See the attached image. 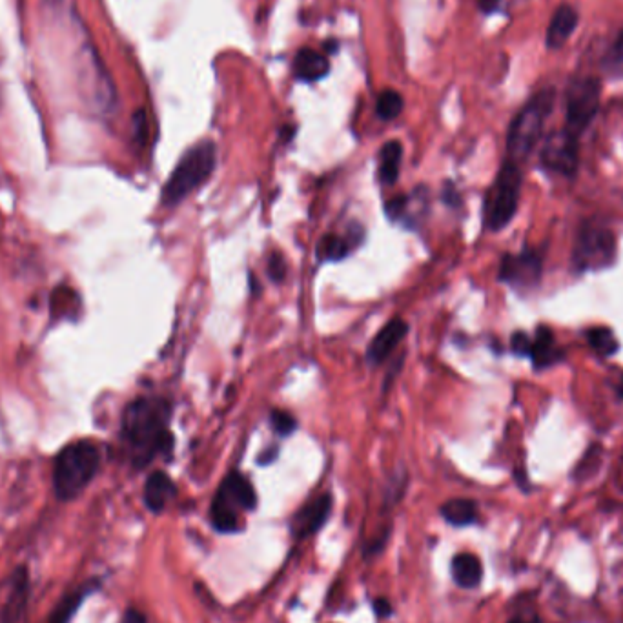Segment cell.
I'll use <instances>...</instances> for the list:
<instances>
[{"instance_id": "52a82bcc", "label": "cell", "mask_w": 623, "mask_h": 623, "mask_svg": "<svg viewBox=\"0 0 623 623\" xmlns=\"http://www.w3.org/2000/svg\"><path fill=\"white\" fill-rule=\"evenodd\" d=\"M603 82L598 75H576L565 86L563 130L582 141L602 108Z\"/></svg>"}, {"instance_id": "603a6c76", "label": "cell", "mask_w": 623, "mask_h": 623, "mask_svg": "<svg viewBox=\"0 0 623 623\" xmlns=\"http://www.w3.org/2000/svg\"><path fill=\"white\" fill-rule=\"evenodd\" d=\"M403 112V97L396 90H383L379 93L376 113L381 121H394Z\"/></svg>"}, {"instance_id": "3957f363", "label": "cell", "mask_w": 623, "mask_h": 623, "mask_svg": "<svg viewBox=\"0 0 623 623\" xmlns=\"http://www.w3.org/2000/svg\"><path fill=\"white\" fill-rule=\"evenodd\" d=\"M101 447L92 440L73 441L57 454L53 463V491L61 501L81 494L101 469Z\"/></svg>"}, {"instance_id": "2e32d148", "label": "cell", "mask_w": 623, "mask_h": 623, "mask_svg": "<svg viewBox=\"0 0 623 623\" xmlns=\"http://www.w3.org/2000/svg\"><path fill=\"white\" fill-rule=\"evenodd\" d=\"M450 571H452V580H454V583H456L458 587H461V589H467V591H470V589H478L481 582H483V574H485L483 563H481L480 558H478L476 554H472V552H460V554H456L454 560H452Z\"/></svg>"}, {"instance_id": "d4e9b609", "label": "cell", "mask_w": 623, "mask_h": 623, "mask_svg": "<svg viewBox=\"0 0 623 623\" xmlns=\"http://www.w3.org/2000/svg\"><path fill=\"white\" fill-rule=\"evenodd\" d=\"M605 68L609 70V73H618L620 77H623V28L618 33L613 48L605 55Z\"/></svg>"}, {"instance_id": "e575fe53", "label": "cell", "mask_w": 623, "mask_h": 623, "mask_svg": "<svg viewBox=\"0 0 623 623\" xmlns=\"http://www.w3.org/2000/svg\"><path fill=\"white\" fill-rule=\"evenodd\" d=\"M618 487L623 492V452L622 456H620V461H618Z\"/></svg>"}, {"instance_id": "9a60e30c", "label": "cell", "mask_w": 623, "mask_h": 623, "mask_svg": "<svg viewBox=\"0 0 623 623\" xmlns=\"http://www.w3.org/2000/svg\"><path fill=\"white\" fill-rule=\"evenodd\" d=\"M175 494H177V487H175L174 480L166 472L157 470L148 476L146 485H144V503H146L148 511H152L154 514L163 512L166 505L174 500Z\"/></svg>"}, {"instance_id": "8992f818", "label": "cell", "mask_w": 623, "mask_h": 623, "mask_svg": "<svg viewBox=\"0 0 623 623\" xmlns=\"http://www.w3.org/2000/svg\"><path fill=\"white\" fill-rule=\"evenodd\" d=\"M217 164V148L201 141L184 152L163 188V205L177 206L212 177Z\"/></svg>"}, {"instance_id": "83f0119b", "label": "cell", "mask_w": 623, "mask_h": 623, "mask_svg": "<svg viewBox=\"0 0 623 623\" xmlns=\"http://www.w3.org/2000/svg\"><path fill=\"white\" fill-rule=\"evenodd\" d=\"M268 276L274 283H281L286 277V261L281 254H272L268 257Z\"/></svg>"}, {"instance_id": "f546056e", "label": "cell", "mask_w": 623, "mask_h": 623, "mask_svg": "<svg viewBox=\"0 0 623 623\" xmlns=\"http://www.w3.org/2000/svg\"><path fill=\"white\" fill-rule=\"evenodd\" d=\"M441 197H443V201H445L447 205L452 206V208H456V206L461 205L460 192H458V188H456V186L452 183L445 184Z\"/></svg>"}, {"instance_id": "5b68a950", "label": "cell", "mask_w": 623, "mask_h": 623, "mask_svg": "<svg viewBox=\"0 0 623 623\" xmlns=\"http://www.w3.org/2000/svg\"><path fill=\"white\" fill-rule=\"evenodd\" d=\"M523 190V166L503 159L483 199V226L489 232H501L518 215Z\"/></svg>"}, {"instance_id": "30bf717a", "label": "cell", "mask_w": 623, "mask_h": 623, "mask_svg": "<svg viewBox=\"0 0 623 623\" xmlns=\"http://www.w3.org/2000/svg\"><path fill=\"white\" fill-rule=\"evenodd\" d=\"M534 372H545L565 363L567 350L558 343L556 334L549 325H538L531 336L529 356Z\"/></svg>"}, {"instance_id": "9c48e42d", "label": "cell", "mask_w": 623, "mask_h": 623, "mask_svg": "<svg viewBox=\"0 0 623 623\" xmlns=\"http://www.w3.org/2000/svg\"><path fill=\"white\" fill-rule=\"evenodd\" d=\"M545 254L540 248L523 246L520 252H507L501 257L498 279L520 296H531L542 286Z\"/></svg>"}, {"instance_id": "277c9868", "label": "cell", "mask_w": 623, "mask_h": 623, "mask_svg": "<svg viewBox=\"0 0 623 623\" xmlns=\"http://www.w3.org/2000/svg\"><path fill=\"white\" fill-rule=\"evenodd\" d=\"M618 261V237L613 228L598 217L583 219L578 225L571 250L574 276L611 270Z\"/></svg>"}, {"instance_id": "8fae6325", "label": "cell", "mask_w": 623, "mask_h": 623, "mask_svg": "<svg viewBox=\"0 0 623 623\" xmlns=\"http://www.w3.org/2000/svg\"><path fill=\"white\" fill-rule=\"evenodd\" d=\"M580 24V13L569 4L563 2L556 10L552 11L551 21L545 31V46L549 52H558L567 46L571 41L572 35L578 30Z\"/></svg>"}, {"instance_id": "4fadbf2b", "label": "cell", "mask_w": 623, "mask_h": 623, "mask_svg": "<svg viewBox=\"0 0 623 623\" xmlns=\"http://www.w3.org/2000/svg\"><path fill=\"white\" fill-rule=\"evenodd\" d=\"M215 498L225 501L235 511H254L257 507V494L254 485L241 472H230L226 476Z\"/></svg>"}, {"instance_id": "484cf974", "label": "cell", "mask_w": 623, "mask_h": 623, "mask_svg": "<svg viewBox=\"0 0 623 623\" xmlns=\"http://www.w3.org/2000/svg\"><path fill=\"white\" fill-rule=\"evenodd\" d=\"M270 423L279 436H290L297 429V421L292 414H288L285 410H272Z\"/></svg>"}, {"instance_id": "4dcf8cb0", "label": "cell", "mask_w": 623, "mask_h": 623, "mask_svg": "<svg viewBox=\"0 0 623 623\" xmlns=\"http://www.w3.org/2000/svg\"><path fill=\"white\" fill-rule=\"evenodd\" d=\"M374 611L381 618H389L392 614V605L387 598H378V600H374Z\"/></svg>"}, {"instance_id": "f1b7e54d", "label": "cell", "mask_w": 623, "mask_h": 623, "mask_svg": "<svg viewBox=\"0 0 623 623\" xmlns=\"http://www.w3.org/2000/svg\"><path fill=\"white\" fill-rule=\"evenodd\" d=\"M507 623H547L543 620L542 614L534 609H520L512 614Z\"/></svg>"}, {"instance_id": "ac0fdd59", "label": "cell", "mask_w": 623, "mask_h": 623, "mask_svg": "<svg viewBox=\"0 0 623 623\" xmlns=\"http://www.w3.org/2000/svg\"><path fill=\"white\" fill-rule=\"evenodd\" d=\"M28 594H30V574L24 567H21L13 576L10 598L4 605V613H2L4 623H15L21 618L28 603Z\"/></svg>"}, {"instance_id": "5bb4252c", "label": "cell", "mask_w": 623, "mask_h": 623, "mask_svg": "<svg viewBox=\"0 0 623 623\" xmlns=\"http://www.w3.org/2000/svg\"><path fill=\"white\" fill-rule=\"evenodd\" d=\"M407 334H409V325L405 319L401 317L390 319L389 323L379 330L378 336L372 339L367 350L368 363L372 365L383 363L399 347V343L407 338Z\"/></svg>"}, {"instance_id": "e0dca14e", "label": "cell", "mask_w": 623, "mask_h": 623, "mask_svg": "<svg viewBox=\"0 0 623 623\" xmlns=\"http://www.w3.org/2000/svg\"><path fill=\"white\" fill-rule=\"evenodd\" d=\"M330 70V62L325 55L312 48H301L294 59V73L301 82H317L325 79Z\"/></svg>"}, {"instance_id": "7402d4cb", "label": "cell", "mask_w": 623, "mask_h": 623, "mask_svg": "<svg viewBox=\"0 0 623 623\" xmlns=\"http://www.w3.org/2000/svg\"><path fill=\"white\" fill-rule=\"evenodd\" d=\"M354 243L348 241L347 237L339 234H327L323 235L319 239V243L316 246V256L319 261H327V263H334V261H341L350 254Z\"/></svg>"}, {"instance_id": "1f68e13d", "label": "cell", "mask_w": 623, "mask_h": 623, "mask_svg": "<svg viewBox=\"0 0 623 623\" xmlns=\"http://www.w3.org/2000/svg\"><path fill=\"white\" fill-rule=\"evenodd\" d=\"M483 15H492L500 10L501 0H476Z\"/></svg>"}, {"instance_id": "4316f807", "label": "cell", "mask_w": 623, "mask_h": 623, "mask_svg": "<svg viewBox=\"0 0 623 623\" xmlns=\"http://www.w3.org/2000/svg\"><path fill=\"white\" fill-rule=\"evenodd\" d=\"M511 352L516 358H525L529 356V348H531V334L525 330H514L509 341Z\"/></svg>"}, {"instance_id": "7a4b0ae2", "label": "cell", "mask_w": 623, "mask_h": 623, "mask_svg": "<svg viewBox=\"0 0 623 623\" xmlns=\"http://www.w3.org/2000/svg\"><path fill=\"white\" fill-rule=\"evenodd\" d=\"M556 88L545 86L532 95L512 117L507 130V155L512 163L525 166L543 141L547 121L556 106Z\"/></svg>"}, {"instance_id": "44dd1931", "label": "cell", "mask_w": 623, "mask_h": 623, "mask_svg": "<svg viewBox=\"0 0 623 623\" xmlns=\"http://www.w3.org/2000/svg\"><path fill=\"white\" fill-rule=\"evenodd\" d=\"M401 157H403V146L399 141H389L379 152V179L381 183L392 186L396 184L401 168Z\"/></svg>"}, {"instance_id": "d6986e66", "label": "cell", "mask_w": 623, "mask_h": 623, "mask_svg": "<svg viewBox=\"0 0 623 623\" xmlns=\"http://www.w3.org/2000/svg\"><path fill=\"white\" fill-rule=\"evenodd\" d=\"M585 343L600 359H611L622 350V343L613 328L605 325L587 327L582 332Z\"/></svg>"}, {"instance_id": "6da1fadb", "label": "cell", "mask_w": 623, "mask_h": 623, "mask_svg": "<svg viewBox=\"0 0 623 623\" xmlns=\"http://www.w3.org/2000/svg\"><path fill=\"white\" fill-rule=\"evenodd\" d=\"M172 405L163 398H137L124 409L121 438L135 469H144L157 456L170 458L174 434L168 429Z\"/></svg>"}, {"instance_id": "ffe728a7", "label": "cell", "mask_w": 623, "mask_h": 623, "mask_svg": "<svg viewBox=\"0 0 623 623\" xmlns=\"http://www.w3.org/2000/svg\"><path fill=\"white\" fill-rule=\"evenodd\" d=\"M441 516L454 527H470L480 518V509L474 500L454 498L441 505Z\"/></svg>"}, {"instance_id": "d6a6232c", "label": "cell", "mask_w": 623, "mask_h": 623, "mask_svg": "<svg viewBox=\"0 0 623 623\" xmlns=\"http://www.w3.org/2000/svg\"><path fill=\"white\" fill-rule=\"evenodd\" d=\"M123 623H146V616L137 609H128L124 613Z\"/></svg>"}, {"instance_id": "7c38bea8", "label": "cell", "mask_w": 623, "mask_h": 623, "mask_svg": "<svg viewBox=\"0 0 623 623\" xmlns=\"http://www.w3.org/2000/svg\"><path fill=\"white\" fill-rule=\"evenodd\" d=\"M332 512V496L321 494L312 501H308L301 511L296 512L292 520V532L299 540H305L308 536L316 534L325 523Z\"/></svg>"}, {"instance_id": "836d02e7", "label": "cell", "mask_w": 623, "mask_h": 623, "mask_svg": "<svg viewBox=\"0 0 623 623\" xmlns=\"http://www.w3.org/2000/svg\"><path fill=\"white\" fill-rule=\"evenodd\" d=\"M614 394H616V398L620 399L623 403V372L618 374V379L613 383Z\"/></svg>"}, {"instance_id": "cb8c5ba5", "label": "cell", "mask_w": 623, "mask_h": 623, "mask_svg": "<svg viewBox=\"0 0 623 623\" xmlns=\"http://www.w3.org/2000/svg\"><path fill=\"white\" fill-rule=\"evenodd\" d=\"M88 593H90V589H82L79 593L68 594V596L55 607V613H53L50 623L70 622L73 614L79 609V605H81L82 600L88 596Z\"/></svg>"}, {"instance_id": "ba28073f", "label": "cell", "mask_w": 623, "mask_h": 623, "mask_svg": "<svg viewBox=\"0 0 623 623\" xmlns=\"http://www.w3.org/2000/svg\"><path fill=\"white\" fill-rule=\"evenodd\" d=\"M582 166V141L558 128L543 137L538 152V168L547 177L574 181Z\"/></svg>"}]
</instances>
